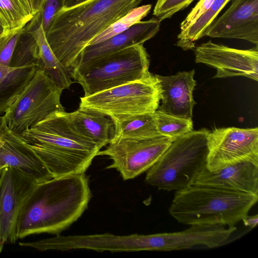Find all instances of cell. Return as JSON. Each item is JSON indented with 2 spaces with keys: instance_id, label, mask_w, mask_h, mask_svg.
<instances>
[{
  "instance_id": "obj_1",
  "label": "cell",
  "mask_w": 258,
  "mask_h": 258,
  "mask_svg": "<svg viewBox=\"0 0 258 258\" xmlns=\"http://www.w3.org/2000/svg\"><path fill=\"white\" fill-rule=\"evenodd\" d=\"M91 198L85 173L38 183L20 213L17 239L43 233L59 234L81 217Z\"/></svg>"
},
{
  "instance_id": "obj_2",
  "label": "cell",
  "mask_w": 258,
  "mask_h": 258,
  "mask_svg": "<svg viewBox=\"0 0 258 258\" xmlns=\"http://www.w3.org/2000/svg\"><path fill=\"white\" fill-rule=\"evenodd\" d=\"M142 1L88 0L63 8L45 33L47 41L57 59L72 72L89 42Z\"/></svg>"
},
{
  "instance_id": "obj_3",
  "label": "cell",
  "mask_w": 258,
  "mask_h": 258,
  "mask_svg": "<svg viewBox=\"0 0 258 258\" xmlns=\"http://www.w3.org/2000/svg\"><path fill=\"white\" fill-rule=\"evenodd\" d=\"M20 135L53 178L85 173L100 150L75 130L65 110L52 113Z\"/></svg>"
},
{
  "instance_id": "obj_4",
  "label": "cell",
  "mask_w": 258,
  "mask_h": 258,
  "mask_svg": "<svg viewBox=\"0 0 258 258\" xmlns=\"http://www.w3.org/2000/svg\"><path fill=\"white\" fill-rule=\"evenodd\" d=\"M258 195L192 184L175 191L169 208L180 223L235 226L256 203Z\"/></svg>"
},
{
  "instance_id": "obj_5",
  "label": "cell",
  "mask_w": 258,
  "mask_h": 258,
  "mask_svg": "<svg viewBox=\"0 0 258 258\" xmlns=\"http://www.w3.org/2000/svg\"><path fill=\"white\" fill-rule=\"evenodd\" d=\"M209 132L205 128L192 130L174 140L147 171L145 181L169 191L192 184L206 165Z\"/></svg>"
},
{
  "instance_id": "obj_6",
  "label": "cell",
  "mask_w": 258,
  "mask_h": 258,
  "mask_svg": "<svg viewBox=\"0 0 258 258\" xmlns=\"http://www.w3.org/2000/svg\"><path fill=\"white\" fill-rule=\"evenodd\" d=\"M149 56L143 44L134 45L95 59L72 73L87 96L150 77Z\"/></svg>"
},
{
  "instance_id": "obj_7",
  "label": "cell",
  "mask_w": 258,
  "mask_h": 258,
  "mask_svg": "<svg viewBox=\"0 0 258 258\" xmlns=\"http://www.w3.org/2000/svg\"><path fill=\"white\" fill-rule=\"evenodd\" d=\"M160 100L159 85L152 74L146 79L83 96L79 107L99 112L116 122L134 115L154 113Z\"/></svg>"
},
{
  "instance_id": "obj_8",
  "label": "cell",
  "mask_w": 258,
  "mask_h": 258,
  "mask_svg": "<svg viewBox=\"0 0 258 258\" xmlns=\"http://www.w3.org/2000/svg\"><path fill=\"white\" fill-rule=\"evenodd\" d=\"M63 90L38 68L2 116L3 123L10 131L21 134L52 113L64 111L60 102Z\"/></svg>"
},
{
  "instance_id": "obj_9",
  "label": "cell",
  "mask_w": 258,
  "mask_h": 258,
  "mask_svg": "<svg viewBox=\"0 0 258 258\" xmlns=\"http://www.w3.org/2000/svg\"><path fill=\"white\" fill-rule=\"evenodd\" d=\"M174 140L160 136L146 139L116 138L98 155L112 161L106 168L118 171L123 180L134 178L147 171Z\"/></svg>"
},
{
  "instance_id": "obj_10",
  "label": "cell",
  "mask_w": 258,
  "mask_h": 258,
  "mask_svg": "<svg viewBox=\"0 0 258 258\" xmlns=\"http://www.w3.org/2000/svg\"><path fill=\"white\" fill-rule=\"evenodd\" d=\"M206 165L210 171L241 162L258 164V128L235 127L210 131Z\"/></svg>"
},
{
  "instance_id": "obj_11",
  "label": "cell",
  "mask_w": 258,
  "mask_h": 258,
  "mask_svg": "<svg viewBox=\"0 0 258 258\" xmlns=\"http://www.w3.org/2000/svg\"><path fill=\"white\" fill-rule=\"evenodd\" d=\"M38 183L23 171L7 166L0 175V252L17 240L16 224L21 209Z\"/></svg>"
},
{
  "instance_id": "obj_12",
  "label": "cell",
  "mask_w": 258,
  "mask_h": 258,
  "mask_svg": "<svg viewBox=\"0 0 258 258\" xmlns=\"http://www.w3.org/2000/svg\"><path fill=\"white\" fill-rule=\"evenodd\" d=\"M195 61L217 70L214 78L243 76L258 81V47L238 49L209 40L195 50Z\"/></svg>"
},
{
  "instance_id": "obj_13",
  "label": "cell",
  "mask_w": 258,
  "mask_h": 258,
  "mask_svg": "<svg viewBox=\"0 0 258 258\" xmlns=\"http://www.w3.org/2000/svg\"><path fill=\"white\" fill-rule=\"evenodd\" d=\"M205 36L244 40L258 47V0H232L228 9L208 27Z\"/></svg>"
},
{
  "instance_id": "obj_14",
  "label": "cell",
  "mask_w": 258,
  "mask_h": 258,
  "mask_svg": "<svg viewBox=\"0 0 258 258\" xmlns=\"http://www.w3.org/2000/svg\"><path fill=\"white\" fill-rule=\"evenodd\" d=\"M0 161L6 167L23 171L38 183L53 178L30 144L20 134L10 131L4 123L0 136Z\"/></svg>"
},
{
  "instance_id": "obj_15",
  "label": "cell",
  "mask_w": 258,
  "mask_h": 258,
  "mask_svg": "<svg viewBox=\"0 0 258 258\" xmlns=\"http://www.w3.org/2000/svg\"><path fill=\"white\" fill-rule=\"evenodd\" d=\"M195 71L179 72L174 75H155L160 90L161 104L157 110L165 114L191 119L195 104L193 91L197 82Z\"/></svg>"
},
{
  "instance_id": "obj_16",
  "label": "cell",
  "mask_w": 258,
  "mask_h": 258,
  "mask_svg": "<svg viewBox=\"0 0 258 258\" xmlns=\"http://www.w3.org/2000/svg\"><path fill=\"white\" fill-rule=\"evenodd\" d=\"M160 22L155 17L147 21H141L127 30L106 40L95 44L87 45L82 50L71 73L91 61L104 55L134 45L143 44L158 32Z\"/></svg>"
},
{
  "instance_id": "obj_17",
  "label": "cell",
  "mask_w": 258,
  "mask_h": 258,
  "mask_svg": "<svg viewBox=\"0 0 258 258\" xmlns=\"http://www.w3.org/2000/svg\"><path fill=\"white\" fill-rule=\"evenodd\" d=\"M193 184L258 195V164L241 162L215 171L205 166Z\"/></svg>"
},
{
  "instance_id": "obj_18",
  "label": "cell",
  "mask_w": 258,
  "mask_h": 258,
  "mask_svg": "<svg viewBox=\"0 0 258 258\" xmlns=\"http://www.w3.org/2000/svg\"><path fill=\"white\" fill-rule=\"evenodd\" d=\"M67 115L75 130L100 150L115 138V123L107 116L81 107Z\"/></svg>"
},
{
  "instance_id": "obj_19",
  "label": "cell",
  "mask_w": 258,
  "mask_h": 258,
  "mask_svg": "<svg viewBox=\"0 0 258 258\" xmlns=\"http://www.w3.org/2000/svg\"><path fill=\"white\" fill-rule=\"evenodd\" d=\"M25 27L37 43L41 63L40 69L44 70L58 86L63 89H69L74 82L71 72L61 63L51 49L41 24L40 12Z\"/></svg>"
},
{
  "instance_id": "obj_20",
  "label": "cell",
  "mask_w": 258,
  "mask_h": 258,
  "mask_svg": "<svg viewBox=\"0 0 258 258\" xmlns=\"http://www.w3.org/2000/svg\"><path fill=\"white\" fill-rule=\"evenodd\" d=\"M38 69L35 66L14 67L0 64V114L18 97Z\"/></svg>"
},
{
  "instance_id": "obj_21",
  "label": "cell",
  "mask_w": 258,
  "mask_h": 258,
  "mask_svg": "<svg viewBox=\"0 0 258 258\" xmlns=\"http://www.w3.org/2000/svg\"><path fill=\"white\" fill-rule=\"evenodd\" d=\"M114 123L115 138L146 139L161 136L153 113L134 115Z\"/></svg>"
},
{
  "instance_id": "obj_22",
  "label": "cell",
  "mask_w": 258,
  "mask_h": 258,
  "mask_svg": "<svg viewBox=\"0 0 258 258\" xmlns=\"http://www.w3.org/2000/svg\"><path fill=\"white\" fill-rule=\"evenodd\" d=\"M230 0H214L209 9L193 25L177 35L178 46L184 50L195 47V42L204 36L205 31Z\"/></svg>"
},
{
  "instance_id": "obj_23",
  "label": "cell",
  "mask_w": 258,
  "mask_h": 258,
  "mask_svg": "<svg viewBox=\"0 0 258 258\" xmlns=\"http://www.w3.org/2000/svg\"><path fill=\"white\" fill-rule=\"evenodd\" d=\"M35 66L40 69L41 63L37 43L25 26L16 42L10 66Z\"/></svg>"
},
{
  "instance_id": "obj_24",
  "label": "cell",
  "mask_w": 258,
  "mask_h": 258,
  "mask_svg": "<svg viewBox=\"0 0 258 258\" xmlns=\"http://www.w3.org/2000/svg\"><path fill=\"white\" fill-rule=\"evenodd\" d=\"M151 8L152 5L148 4L132 9L94 37L87 45L102 42L127 30L132 26L141 21L147 16L150 13Z\"/></svg>"
},
{
  "instance_id": "obj_25",
  "label": "cell",
  "mask_w": 258,
  "mask_h": 258,
  "mask_svg": "<svg viewBox=\"0 0 258 258\" xmlns=\"http://www.w3.org/2000/svg\"><path fill=\"white\" fill-rule=\"evenodd\" d=\"M20 0H0L5 32L22 29L33 18Z\"/></svg>"
},
{
  "instance_id": "obj_26",
  "label": "cell",
  "mask_w": 258,
  "mask_h": 258,
  "mask_svg": "<svg viewBox=\"0 0 258 258\" xmlns=\"http://www.w3.org/2000/svg\"><path fill=\"white\" fill-rule=\"evenodd\" d=\"M153 114L157 130L161 136L175 140L193 130L191 119L172 116L158 110Z\"/></svg>"
},
{
  "instance_id": "obj_27",
  "label": "cell",
  "mask_w": 258,
  "mask_h": 258,
  "mask_svg": "<svg viewBox=\"0 0 258 258\" xmlns=\"http://www.w3.org/2000/svg\"><path fill=\"white\" fill-rule=\"evenodd\" d=\"M195 0H157L153 15L162 21L187 8Z\"/></svg>"
},
{
  "instance_id": "obj_28",
  "label": "cell",
  "mask_w": 258,
  "mask_h": 258,
  "mask_svg": "<svg viewBox=\"0 0 258 258\" xmlns=\"http://www.w3.org/2000/svg\"><path fill=\"white\" fill-rule=\"evenodd\" d=\"M22 29L0 34V64L10 66L15 46Z\"/></svg>"
},
{
  "instance_id": "obj_29",
  "label": "cell",
  "mask_w": 258,
  "mask_h": 258,
  "mask_svg": "<svg viewBox=\"0 0 258 258\" xmlns=\"http://www.w3.org/2000/svg\"><path fill=\"white\" fill-rule=\"evenodd\" d=\"M64 0H45L40 14L43 29L46 32L56 14L64 8Z\"/></svg>"
},
{
  "instance_id": "obj_30",
  "label": "cell",
  "mask_w": 258,
  "mask_h": 258,
  "mask_svg": "<svg viewBox=\"0 0 258 258\" xmlns=\"http://www.w3.org/2000/svg\"><path fill=\"white\" fill-rule=\"evenodd\" d=\"M214 0H200L180 24V32L193 25L210 8Z\"/></svg>"
},
{
  "instance_id": "obj_31",
  "label": "cell",
  "mask_w": 258,
  "mask_h": 258,
  "mask_svg": "<svg viewBox=\"0 0 258 258\" xmlns=\"http://www.w3.org/2000/svg\"><path fill=\"white\" fill-rule=\"evenodd\" d=\"M29 14L34 17L41 11L45 0H20Z\"/></svg>"
},
{
  "instance_id": "obj_32",
  "label": "cell",
  "mask_w": 258,
  "mask_h": 258,
  "mask_svg": "<svg viewBox=\"0 0 258 258\" xmlns=\"http://www.w3.org/2000/svg\"><path fill=\"white\" fill-rule=\"evenodd\" d=\"M245 226L250 227V229L255 227L258 222L257 215L248 216L247 215L241 220Z\"/></svg>"
},
{
  "instance_id": "obj_33",
  "label": "cell",
  "mask_w": 258,
  "mask_h": 258,
  "mask_svg": "<svg viewBox=\"0 0 258 258\" xmlns=\"http://www.w3.org/2000/svg\"><path fill=\"white\" fill-rule=\"evenodd\" d=\"M88 0H64V8H69L74 7Z\"/></svg>"
},
{
  "instance_id": "obj_34",
  "label": "cell",
  "mask_w": 258,
  "mask_h": 258,
  "mask_svg": "<svg viewBox=\"0 0 258 258\" xmlns=\"http://www.w3.org/2000/svg\"><path fill=\"white\" fill-rule=\"evenodd\" d=\"M5 32V26L4 23L0 18V34Z\"/></svg>"
},
{
  "instance_id": "obj_35",
  "label": "cell",
  "mask_w": 258,
  "mask_h": 258,
  "mask_svg": "<svg viewBox=\"0 0 258 258\" xmlns=\"http://www.w3.org/2000/svg\"><path fill=\"white\" fill-rule=\"evenodd\" d=\"M6 167L1 161H0V175L2 173L3 171Z\"/></svg>"
},
{
  "instance_id": "obj_36",
  "label": "cell",
  "mask_w": 258,
  "mask_h": 258,
  "mask_svg": "<svg viewBox=\"0 0 258 258\" xmlns=\"http://www.w3.org/2000/svg\"><path fill=\"white\" fill-rule=\"evenodd\" d=\"M3 122L2 123V124L1 125H0V136H1L2 130H3Z\"/></svg>"
}]
</instances>
